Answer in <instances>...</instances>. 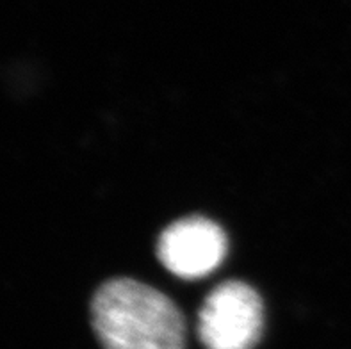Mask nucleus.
<instances>
[{
  "label": "nucleus",
  "instance_id": "7ed1b4c3",
  "mask_svg": "<svg viewBox=\"0 0 351 349\" xmlns=\"http://www.w3.org/2000/svg\"><path fill=\"white\" fill-rule=\"evenodd\" d=\"M228 239L218 223L189 216L171 223L157 241V256L171 274L182 280L209 276L223 264Z\"/></svg>",
  "mask_w": 351,
  "mask_h": 349
},
{
  "label": "nucleus",
  "instance_id": "f03ea898",
  "mask_svg": "<svg viewBox=\"0 0 351 349\" xmlns=\"http://www.w3.org/2000/svg\"><path fill=\"white\" fill-rule=\"evenodd\" d=\"M264 332V305L252 285L230 280L209 292L196 333L205 349H254Z\"/></svg>",
  "mask_w": 351,
  "mask_h": 349
},
{
  "label": "nucleus",
  "instance_id": "f257e3e1",
  "mask_svg": "<svg viewBox=\"0 0 351 349\" xmlns=\"http://www.w3.org/2000/svg\"><path fill=\"white\" fill-rule=\"evenodd\" d=\"M91 323L104 349H186V319L173 301L132 278L95 292Z\"/></svg>",
  "mask_w": 351,
  "mask_h": 349
}]
</instances>
